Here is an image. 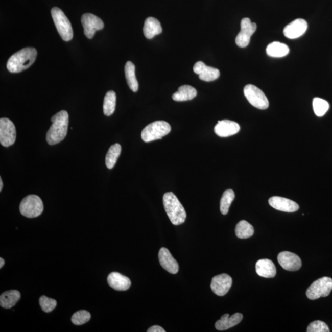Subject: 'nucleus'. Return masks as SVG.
<instances>
[{
    "label": "nucleus",
    "mask_w": 332,
    "mask_h": 332,
    "mask_svg": "<svg viewBox=\"0 0 332 332\" xmlns=\"http://www.w3.org/2000/svg\"><path fill=\"white\" fill-rule=\"evenodd\" d=\"M52 125L46 134V141L50 146L59 144L67 134L69 123L68 114L65 110L59 111L51 117Z\"/></svg>",
    "instance_id": "nucleus-1"
},
{
    "label": "nucleus",
    "mask_w": 332,
    "mask_h": 332,
    "mask_svg": "<svg viewBox=\"0 0 332 332\" xmlns=\"http://www.w3.org/2000/svg\"><path fill=\"white\" fill-rule=\"evenodd\" d=\"M37 51L34 48H25L13 54L8 60L7 68L11 73H19L30 67L35 61Z\"/></svg>",
    "instance_id": "nucleus-2"
},
{
    "label": "nucleus",
    "mask_w": 332,
    "mask_h": 332,
    "mask_svg": "<svg viewBox=\"0 0 332 332\" xmlns=\"http://www.w3.org/2000/svg\"><path fill=\"white\" fill-rule=\"evenodd\" d=\"M163 204L165 212L173 225H180L185 222V210L173 192L165 193L163 196Z\"/></svg>",
    "instance_id": "nucleus-3"
},
{
    "label": "nucleus",
    "mask_w": 332,
    "mask_h": 332,
    "mask_svg": "<svg viewBox=\"0 0 332 332\" xmlns=\"http://www.w3.org/2000/svg\"><path fill=\"white\" fill-rule=\"evenodd\" d=\"M171 127L164 121H156L147 126L141 132V137L145 143H150L161 139L165 135L170 134Z\"/></svg>",
    "instance_id": "nucleus-4"
},
{
    "label": "nucleus",
    "mask_w": 332,
    "mask_h": 332,
    "mask_svg": "<svg viewBox=\"0 0 332 332\" xmlns=\"http://www.w3.org/2000/svg\"><path fill=\"white\" fill-rule=\"evenodd\" d=\"M51 16L62 40L65 41L72 40L74 37L73 29L70 20L63 12L59 8L54 7L51 10Z\"/></svg>",
    "instance_id": "nucleus-5"
},
{
    "label": "nucleus",
    "mask_w": 332,
    "mask_h": 332,
    "mask_svg": "<svg viewBox=\"0 0 332 332\" xmlns=\"http://www.w3.org/2000/svg\"><path fill=\"white\" fill-rule=\"evenodd\" d=\"M21 214L27 218H35L43 212V201L38 196L31 195L26 196L21 201L20 207Z\"/></svg>",
    "instance_id": "nucleus-6"
},
{
    "label": "nucleus",
    "mask_w": 332,
    "mask_h": 332,
    "mask_svg": "<svg viewBox=\"0 0 332 332\" xmlns=\"http://www.w3.org/2000/svg\"><path fill=\"white\" fill-rule=\"evenodd\" d=\"M332 291V279L323 277L314 282L306 291L307 297L315 300L321 297H326Z\"/></svg>",
    "instance_id": "nucleus-7"
},
{
    "label": "nucleus",
    "mask_w": 332,
    "mask_h": 332,
    "mask_svg": "<svg viewBox=\"0 0 332 332\" xmlns=\"http://www.w3.org/2000/svg\"><path fill=\"white\" fill-rule=\"evenodd\" d=\"M244 95L252 106L260 110L267 109L269 102L262 90L252 84H248L244 87Z\"/></svg>",
    "instance_id": "nucleus-8"
},
{
    "label": "nucleus",
    "mask_w": 332,
    "mask_h": 332,
    "mask_svg": "<svg viewBox=\"0 0 332 332\" xmlns=\"http://www.w3.org/2000/svg\"><path fill=\"white\" fill-rule=\"evenodd\" d=\"M16 139V129L10 119H0V143L5 147L13 146Z\"/></svg>",
    "instance_id": "nucleus-9"
},
{
    "label": "nucleus",
    "mask_w": 332,
    "mask_h": 332,
    "mask_svg": "<svg viewBox=\"0 0 332 332\" xmlns=\"http://www.w3.org/2000/svg\"><path fill=\"white\" fill-rule=\"evenodd\" d=\"M256 30V24L251 22L249 18H244L241 22V31L236 38L237 46L245 48L248 46L250 38Z\"/></svg>",
    "instance_id": "nucleus-10"
},
{
    "label": "nucleus",
    "mask_w": 332,
    "mask_h": 332,
    "mask_svg": "<svg viewBox=\"0 0 332 332\" xmlns=\"http://www.w3.org/2000/svg\"><path fill=\"white\" fill-rule=\"evenodd\" d=\"M81 23L84 28L86 37L92 39L96 31L103 29L104 23L99 17L92 14L86 13L81 17Z\"/></svg>",
    "instance_id": "nucleus-11"
},
{
    "label": "nucleus",
    "mask_w": 332,
    "mask_h": 332,
    "mask_svg": "<svg viewBox=\"0 0 332 332\" xmlns=\"http://www.w3.org/2000/svg\"><path fill=\"white\" fill-rule=\"evenodd\" d=\"M232 280L228 274H222L213 277L210 288L214 294L224 296L231 288Z\"/></svg>",
    "instance_id": "nucleus-12"
},
{
    "label": "nucleus",
    "mask_w": 332,
    "mask_h": 332,
    "mask_svg": "<svg viewBox=\"0 0 332 332\" xmlns=\"http://www.w3.org/2000/svg\"><path fill=\"white\" fill-rule=\"evenodd\" d=\"M279 264L287 271H295L300 269L301 261L300 257L294 253L284 251L277 256Z\"/></svg>",
    "instance_id": "nucleus-13"
},
{
    "label": "nucleus",
    "mask_w": 332,
    "mask_h": 332,
    "mask_svg": "<svg viewBox=\"0 0 332 332\" xmlns=\"http://www.w3.org/2000/svg\"><path fill=\"white\" fill-rule=\"evenodd\" d=\"M193 71L199 75V79L207 82L217 80L220 75L218 69L207 66L201 61L195 63L193 66Z\"/></svg>",
    "instance_id": "nucleus-14"
},
{
    "label": "nucleus",
    "mask_w": 332,
    "mask_h": 332,
    "mask_svg": "<svg viewBox=\"0 0 332 332\" xmlns=\"http://www.w3.org/2000/svg\"><path fill=\"white\" fill-rule=\"evenodd\" d=\"M307 28V23L303 19H296L283 29V34L289 39H296L301 37L305 33Z\"/></svg>",
    "instance_id": "nucleus-15"
},
{
    "label": "nucleus",
    "mask_w": 332,
    "mask_h": 332,
    "mask_svg": "<svg viewBox=\"0 0 332 332\" xmlns=\"http://www.w3.org/2000/svg\"><path fill=\"white\" fill-rule=\"evenodd\" d=\"M160 264L165 271L171 274H176L179 269V266L168 249L162 247L158 254Z\"/></svg>",
    "instance_id": "nucleus-16"
},
{
    "label": "nucleus",
    "mask_w": 332,
    "mask_h": 332,
    "mask_svg": "<svg viewBox=\"0 0 332 332\" xmlns=\"http://www.w3.org/2000/svg\"><path fill=\"white\" fill-rule=\"evenodd\" d=\"M240 131V126L230 120L219 121L214 128V132L219 137H228L236 134Z\"/></svg>",
    "instance_id": "nucleus-17"
},
{
    "label": "nucleus",
    "mask_w": 332,
    "mask_h": 332,
    "mask_svg": "<svg viewBox=\"0 0 332 332\" xmlns=\"http://www.w3.org/2000/svg\"><path fill=\"white\" fill-rule=\"evenodd\" d=\"M270 206L277 210L285 212H294L299 209V206L291 199L273 196L269 199Z\"/></svg>",
    "instance_id": "nucleus-18"
},
{
    "label": "nucleus",
    "mask_w": 332,
    "mask_h": 332,
    "mask_svg": "<svg viewBox=\"0 0 332 332\" xmlns=\"http://www.w3.org/2000/svg\"><path fill=\"white\" fill-rule=\"evenodd\" d=\"M107 282L111 288L118 291H127L131 286V280L128 277L117 272L110 273L108 276Z\"/></svg>",
    "instance_id": "nucleus-19"
},
{
    "label": "nucleus",
    "mask_w": 332,
    "mask_h": 332,
    "mask_svg": "<svg viewBox=\"0 0 332 332\" xmlns=\"http://www.w3.org/2000/svg\"><path fill=\"white\" fill-rule=\"evenodd\" d=\"M256 272L258 275L265 278H273L276 274L274 263L268 259H259L256 264Z\"/></svg>",
    "instance_id": "nucleus-20"
},
{
    "label": "nucleus",
    "mask_w": 332,
    "mask_h": 332,
    "mask_svg": "<svg viewBox=\"0 0 332 332\" xmlns=\"http://www.w3.org/2000/svg\"><path fill=\"white\" fill-rule=\"evenodd\" d=\"M243 316L242 314L236 313L229 316L228 314H225L221 319L216 323V328L218 330H228V328L234 327L242 321Z\"/></svg>",
    "instance_id": "nucleus-21"
},
{
    "label": "nucleus",
    "mask_w": 332,
    "mask_h": 332,
    "mask_svg": "<svg viewBox=\"0 0 332 332\" xmlns=\"http://www.w3.org/2000/svg\"><path fill=\"white\" fill-rule=\"evenodd\" d=\"M162 31L161 23L155 18L150 17L145 21L144 33L147 39H152L161 34Z\"/></svg>",
    "instance_id": "nucleus-22"
},
{
    "label": "nucleus",
    "mask_w": 332,
    "mask_h": 332,
    "mask_svg": "<svg viewBox=\"0 0 332 332\" xmlns=\"http://www.w3.org/2000/svg\"><path fill=\"white\" fill-rule=\"evenodd\" d=\"M20 298V294L16 290H11L3 293L0 296V305L6 309H10L16 305Z\"/></svg>",
    "instance_id": "nucleus-23"
},
{
    "label": "nucleus",
    "mask_w": 332,
    "mask_h": 332,
    "mask_svg": "<svg viewBox=\"0 0 332 332\" xmlns=\"http://www.w3.org/2000/svg\"><path fill=\"white\" fill-rule=\"evenodd\" d=\"M197 95V91L194 87L189 85L180 86L176 92L173 95L174 101L177 102L188 101L194 99Z\"/></svg>",
    "instance_id": "nucleus-24"
},
{
    "label": "nucleus",
    "mask_w": 332,
    "mask_h": 332,
    "mask_svg": "<svg viewBox=\"0 0 332 332\" xmlns=\"http://www.w3.org/2000/svg\"><path fill=\"white\" fill-rule=\"evenodd\" d=\"M125 76L129 88L136 92L138 89V83L135 76V66L132 62L128 61L125 68Z\"/></svg>",
    "instance_id": "nucleus-25"
},
{
    "label": "nucleus",
    "mask_w": 332,
    "mask_h": 332,
    "mask_svg": "<svg viewBox=\"0 0 332 332\" xmlns=\"http://www.w3.org/2000/svg\"><path fill=\"white\" fill-rule=\"evenodd\" d=\"M289 48L286 44L278 41H274L267 48L268 56L272 57H283L289 53Z\"/></svg>",
    "instance_id": "nucleus-26"
},
{
    "label": "nucleus",
    "mask_w": 332,
    "mask_h": 332,
    "mask_svg": "<svg viewBox=\"0 0 332 332\" xmlns=\"http://www.w3.org/2000/svg\"><path fill=\"white\" fill-rule=\"evenodd\" d=\"M121 153H122V146L119 144H114L110 147L105 157V164L108 169L111 170L114 168Z\"/></svg>",
    "instance_id": "nucleus-27"
},
{
    "label": "nucleus",
    "mask_w": 332,
    "mask_h": 332,
    "mask_svg": "<svg viewBox=\"0 0 332 332\" xmlns=\"http://www.w3.org/2000/svg\"><path fill=\"white\" fill-rule=\"evenodd\" d=\"M116 104V95L113 90L108 91L104 101L103 110L105 116H109L114 112Z\"/></svg>",
    "instance_id": "nucleus-28"
},
{
    "label": "nucleus",
    "mask_w": 332,
    "mask_h": 332,
    "mask_svg": "<svg viewBox=\"0 0 332 332\" xmlns=\"http://www.w3.org/2000/svg\"><path fill=\"white\" fill-rule=\"evenodd\" d=\"M235 232H236V236L240 239H247V238L253 236L254 233V229L252 225L246 220H241L238 223L236 229H235Z\"/></svg>",
    "instance_id": "nucleus-29"
},
{
    "label": "nucleus",
    "mask_w": 332,
    "mask_h": 332,
    "mask_svg": "<svg viewBox=\"0 0 332 332\" xmlns=\"http://www.w3.org/2000/svg\"><path fill=\"white\" fill-rule=\"evenodd\" d=\"M234 198L235 194L233 190L227 189L223 193L221 200H220V212L223 215H226L228 214L229 207Z\"/></svg>",
    "instance_id": "nucleus-30"
},
{
    "label": "nucleus",
    "mask_w": 332,
    "mask_h": 332,
    "mask_svg": "<svg viewBox=\"0 0 332 332\" xmlns=\"http://www.w3.org/2000/svg\"><path fill=\"white\" fill-rule=\"evenodd\" d=\"M313 110L316 116L321 117L327 113L329 109V104L325 100L316 98L313 101Z\"/></svg>",
    "instance_id": "nucleus-31"
},
{
    "label": "nucleus",
    "mask_w": 332,
    "mask_h": 332,
    "mask_svg": "<svg viewBox=\"0 0 332 332\" xmlns=\"http://www.w3.org/2000/svg\"><path fill=\"white\" fill-rule=\"evenodd\" d=\"M91 318L89 312L86 310H80L74 314L72 317V322L76 325L86 324Z\"/></svg>",
    "instance_id": "nucleus-32"
},
{
    "label": "nucleus",
    "mask_w": 332,
    "mask_h": 332,
    "mask_svg": "<svg viewBox=\"0 0 332 332\" xmlns=\"http://www.w3.org/2000/svg\"><path fill=\"white\" fill-rule=\"evenodd\" d=\"M39 302L42 310L46 313L52 312L57 306V301L55 300L48 298L46 296H41Z\"/></svg>",
    "instance_id": "nucleus-33"
},
{
    "label": "nucleus",
    "mask_w": 332,
    "mask_h": 332,
    "mask_svg": "<svg viewBox=\"0 0 332 332\" xmlns=\"http://www.w3.org/2000/svg\"><path fill=\"white\" fill-rule=\"evenodd\" d=\"M307 332H329L330 331L327 324L321 321H314L307 328Z\"/></svg>",
    "instance_id": "nucleus-34"
},
{
    "label": "nucleus",
    "mask_w": 332,
    "mask_h": 332,
    "mask_svg": "<svg viewBox=\"0 0 332 332\" xmlns=\"http://www.w3.org/2000/svg\"><path fill=\"white\" fill-rule=\"evenodd\" d=\"M148 332H165L164 328L160 327L159 325H154L149 328Z\"/></svg>",
    "instance_id": "nucleus-35"
},
{
    "label": "nucleus",
    "mask_w": 332,
    "mask_h": 332,
    "mask_svg": "<svg viewBox=\"0 0 332 332\" xmlns=\"http://www.w3.org/2000/svg\"><path fill=\"white\" fill-rule=\"evenodd\" d=\"M4 265H5L4 259H3L2 258H0V268H2V267H4Z\"/></svg>",
    "instance_id": "nucleus-36"
},
{
    "label": "nucleus",
    "mask_w": 332,
    "mask_h": 332,
    "mask_svg": "<svg viewBox=\"0 0 332 332\" xmlns=\"http://www.w3.org/2000/svg\"><path fill=\"white\" fill-rule=\"evenodd\" d=\"M3 187H4V183H3L2 178H0V192L2 191Z\"/></svg>",
    "instance_id": "nucleus-37"
}]
</instances>
